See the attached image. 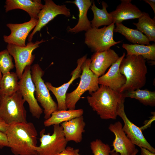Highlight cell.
<instances>
[{
  "instance_id": "f1b7e54d",
  "label": "cell",
  "mask_w": 155,
  "mask_h": 155,
  "mask_svg": "<svg viewBox=\"0 0 155 155\" xmlns=\"http://www.w3.org/2000/svg\"><path fill=\"white\" fill-rule=\"evenodd\" d=\"M15 67L12 56L7 50L0 51V71L2 74L10 72Z\"/></svg>"
},
{
  "instance_id": "8fae6325",
  "label": "cell",
  "mask_w": 155,
  "mask_h": 155,
  "mask_svg": "<svg viewBox=\"0 0 155 155\" xmlns=\"http://www.w3.org/2000/svg\"><path fill=\"white\" fill-rule=\"evenodd\" d=\"M45 4L38 15V21L32 32L29 36L28 40L31 42L34 35L53 20L57 16L62 14L67 17L71 16L70 9L65 5H57L52 0H45Z\"/></svg>"
},
{
  "instance_id": "7a4b0ae2",
  "label": "cell",
  "mask_w": 155,
  "mask_h": 155,
  "mask_svg": "<svg viewBox=\"0 0 155 155\" xmlns=\"http://www.w3.org/2000/svg\"><path fill=\"white\" fill-rule=\"evenodd\" d=\"M86 97L89 105L102 119H116L121 103L124 101L123 92L100 85L96 91Z\"/></svg>"
},
{
  "instance_id": "7c38bea8",
  "label": "cell",
  "mask_w": 155,
  "mask_h": 155,
  "mask_svg": "<svg viewBox=\"0 0 155 155\" xmlns=\"http://www.w3.org/2000/svg\"><path fill=\"white\" fill-rule=\"evenodd\" d=\"M124 101L120 104L118 111V116L122 119L124 123L123 129L127 137L135 145L140 148H146L155 153V149L148 143L144 137L142 129L132 122L127 117L125 111Z\"/></svg>"
},
{
  "instance_id": "ac0fdd59",
  "label": "cell",
  "mask_w": 155,
  "mask_h": 155,
  "mask_svg": "<svg viewBox=\"0 0 155 155\" xmlns=\"http://www.w3.org/2000/svg\"><path fill=\"white\" fill-rule=\"evenodd\" d=\"M115 10L109 13L115 24L122 23L125 20L139 18L143 15L142 12L131 0H122Z\"/></svg>"
},
{
  "instance_id": "9a60e30c",
  "label": "cell",
  "mask_w": 155,
  "mask_h": 155,
  "mask_svg": "<svg viewBox=\"0 0 155 155\" xmlns=\"http://www.w3.org/2000/svg\"><path fill=\"white\" fill-rule=\"evenodd\" d=\"M87 55H85L78 59L77 67L72 72L71 74L72 77L67 82L57 87L53 86L49 82H45V84L47 88L54 95L56 99L58 110L67 109L65 102L67 91L72 83L75 80L80 77L82 72L81 66L87 59Z\"/></svg>"
},
{
  "instance_id": "277c9868",
  "label": "cell",
  "mask_w": 155,
  "mask_h": 155,
  "mask_svg": "<svg viewBox=\"0 0 155 155\" xmlns=\"http://www.w3.org/2000/svg\"><path fill=\"white\" fill-rule=\"evenodd\" d=\"M91 61L90 59L87 58L83 63L81 66L82 73L78 86L74 90L66 94L65 102L67 109H75L76 103L85 92L88 91L90 94L96 91L99 87V77L90 69Z\"/></svg>"
},
{
  "instance_id": "52a82bcc",
  "label": "cell",
  "mask_w": 155,
  "mask_h": 155,
  "mask_svg": "<svg viewBox=\"0 0 155 155\" xmlns=\"http://www.w3.org/2000/svg\"><path fill=\"white\" fill-rule=\"evenodd\" d=\"M52 134L45 133V129L40 132V144L36 149V155H56L64 150L68 142L66 140L62 127L54 125Z\"/></svg>"
},
{
  "instance_id": "ffe728a7",
  "label": "cell",
  "mask_w": 155,
  "mask_h": 155,
  "mask_svg": "<svg viewBox=\"0 0 155 155\" xmlns=\"http://www.w3.org/2000/svg\"><path fill=\"white\" fill-rule=\"evenodd\" d=\"M6 13L12 10L20 9L27 12L31 18L38 19V15L43 5L40 0H6Z\"/></svg>"
},
{
  "instance_id": "8992f818",
  "label": "cell",
  "mask_w": 155,
  "mask_h": 155,
  "mask_svg": "<svg viewBox=\"0 0 155 155\" xmlns=\"http://www.w3.org/2000/svg\"><path fill=\"white\" fill-rule=\"evenodd\" d=\"M31 72L35 86V98L44 109V118L46 120L50 117L53 112L58 110L57 104L51 97L42 79L44 72L40 65L36 63L31 66Z\"/></svg>"
},
{
  "instance_id": "4dcf8cb0",
  "label": "cell",
  "mask_w": 155,
  "mask_h": 155,
  "mask_svg": "<svg viewBox=\"0 0 155 155\" xmlns=\"http://www.w3.org/2000/svg\"><path fill=\"white\" fill-rule=\"evenodd\" d=\"M78 149L74 148L71 146H67L62 152L56 155H81Z\"/></svg>"
},
{
  "instance_id": "83f0119b",
  "label": "cell",
  "mask_w": 155,
  "mask_h": 155,
  "mask_svg": "<svg viewBox=\"0 0 155 155\" xmlns=\"http://www.w3.org/2000/svg\"><path fill=\"white\" fill-rule=\"evenodd\" d=\"M123 94L125 98L129 97L135 99L145 105L151 106H155V91L138 88L133 91L123 92Z\"/></svg>"
},
{
  "instance_id": "7402d4cb",
  "label": "cell",
  "mask_w": 155,
  "mask_h": 155,
  "mask_svg": "<svg viewBox=\"0 0 155 155\" xmlns=\"http://www.w3.org/2000/svg\"><path fill=\"white\" fill-rule=\"evenodd\" d=\"M84 110L82 109L60 110L53 112L50 118L45 120L44 125L45 127L60 125L64 122L83 115Z\"/></svg>"
},
{
  "instance_id": "6da1fadb",
  "label": "cell",
  "mask_w": 155,
  "mask_h": 155,
  "mask_svg": "<svg viewBox=\"0 0 155 155\" xmlns=\"http://www.w3.org/2000/svg\"><path fill=\"white\" fill-rule=\"evenodd\" d=\"M8 147L14 155H36L38 133L32 122L8 125L5 132Z\"/></svg>"
},
{
  "instance_id": "ba28073f",
  "label": "cell",
  "mask_w": 155,
  "mask_h": 155,
  "mask_svg": "<svg viewBox=\"0 0 155 155\" xmlns=\"http://www.w3.org/2000/svg\"><path fill=\"white\" fill-rule=\"evenodd\" d=\"M115 24L98 28H92L85 34V43L92 51L100 52L108 50L111 47L120 43L113 39Z\"/></svg>"
},
{
  "instance_id": "f546056e",
  "label": "cell",
  "mask_w": 155,
  "mask_h": 155,
  "mask_svg": "<svg viewBox=\"0 0 155 155\" xmlns=\"http://www.w3.org/2000/svg\"><path fill=\"white\" fill-rule=\"evenodd\" d=\"M90 147L94 155H110L111 150L110 146L100 140L96 139L91 142Z\"/></svg>"
},
{
  "instance_id": "8d00e7d4",
  "label": "cell",
  "mask_w": 155,
  "mask_h": 155,
  "mask_svg": "<svg viewBox=\"0 0 155 155\" xmlns=\"http://www.w3.org/2000/svg\"><path fill=\"white\" fill-rule=\"evenodd\" d=\"M2 74L1 73L0 71V80L1 79V78H2ZM1 95L0 92V102H1Z\"/></svg>"
},
{
  "instance_id": "e0dca14e",
  "label": "cell",
  "mask_w": 155,
  "mask_h": 155,
  "mask_svg": "<svg viewBox=\"0 0 155 155\" xmlns=\"http://www.w3.org/2000/svg\"><path fill=\"white\" fill-rule=\"evenodd\" d=\"M125 55V53H123L111 65L106 73L98 78L99 84L108 87L117 91L123 86L126 83V79L125 76L120 73L119 66L121 61Z\"/></svg>"
},
{
  "instance_id": "4316f807",
  "label": "cell",
  "mask_w": 155,
  "mask_h": 155,
  "mask_svg": "<svg viewBox=\"0 0 155 155\" xmlns=\"http://www.w3.org/2000/svg\"><path fill=\"white\" fill-rule=\"evenodd\" d=\"M138 19L137 23H133L137 29L144 33L150 42H155V19L151 18L148 13L144 12Z\"/></svg>"
},
{
  "instance_id": "e575fe53",
  "label": "cell",
  "mask_w": 155,
  "mask_h": 155,
  "mask_svg": "<svg viewBox=\"0 0 155 155\" xmlns=\"http://www.w3.org/2000/svg\"><path fill=\"white\" fill-rule=\"evenodd\" d=\"M144 1L147 3L149 4L152 9L154 13L155 19V0H145Z\"/></svg>"
},
{
  "instance_id": "1f68e13d",
  "label": "cell",
  "mask_w": 155,
  "mask_h": 155,
  "mask_svg": "<svg viewBox=\"0 0 155 155\" xmlns=\"http://www.w3.org/2000/svg\"><path fill=\"white\" fill-rule=\"evenodd\" d=\"M8 146V143L6 134L0 131V149Z\"/></svg>"
},
{
  "instance_id": "d4e9b609",
  "label": "cell",
  "mask_w": 155,
  "mask_h": 155,
  "mask_svg": "<svg viewBox=\"0 0 155 155\" xmlns=\"http://www.w3.org/2000/svg\"><path fill=\"white\" fill-rule=\"evenodd\" d=\"M91 9L93 13V18L90 22L92 28H98L102 26H108L113 22L111 16L107 10L108 7L105 2H102V9H100L95 5L94 2L92 3Z\"/></svg>"
},
{
  "instance_id": "2e32d148",
  "label": "cell",
  "mask_w": 155,
  "mask_h": 155,
  "mask_svg": "<svg viewBox=\"0 0 155 155\" xmlns=\"http://www.w3.org/2000/svg\"><path fill=\"white\" fill-rule=\"evenodd\" d=\"M119 57L117 54L111 49L102 52H95L90 59V69L95 75L99 77L104 74L107 69Z\"/></svg>"
},
{
  "instance_id": "5bb4252c",
  "label": "cell",
  "mask_w": 155,
  "mask_h": 155,
  "mask_svg": "<svg viewBox=\"0 0 155 155\" xmlns=\"http://www.w3.org/2000/svg\"><path fill=\"white\" fill-rule=\"evenodd\" d=\"M123 126L119 121L111 124L108 129L115 135V138L112 146V151L119 153L120 155H131L137 149L127 137L123 129Z\"/></svg>"
},
{
  "instance_id": "cb8c5ba5",
  "label": "cell",
  "mask_w": 155,
  "mask_h": 155,
  "mask_svg": "<svg viewBox=\"0 0 155 155\" xmlns=\"http://www.w3.org/2000/svg\"><path fill=\"white\" fill-rule=\"evenodd\" d=\"M122 47L127 51L126 56H141L145 59L155 60L154 43L149 45L123 43Z\"/></svg>"
},
{
  "instance_id": "d590c367",
  "label": "cell",
  "mask_w": 155,
  "mask_h": 155,
  "mask_svg": "<svg viewBox=\"0 0 155 155\" xmlns=\"http://www.w3.org/2000/svg\"><path fill=\"white\" fill-rule=\"evenodd\" d=\"M138 151V150L137 149L131 155H136ZM110 155H119V154L114 151L111 150Z\"/></svg>"
},
{
  "instance_id": "603a6c76",
  "label": "cell",
  "mask_w": 155,
  "mask_h": 155,
  "mask_svg": "<svg viewBox=\"0 0 155 155\" xmlns=\"http://www.w3.org/2000/svg\"><path fill=\"white\" fill-rule=\"evenodd\" d=\"M115 24L114 32L121 34L130 42L134 44H150V41L147 36L138 30L128 28L122 23Z\"/></svg>"
},
{
  "instance_id": "d6a6232c",
  "label": "cell",
  "mask_w": 155,
  "mask_h": 155,
  "mask_svg": "<svg viewBox=\"0 0 155 155\" xmlns=\"http://www.w3.org/2000/svg\"><path fill=\"white\" fill-rule=\"evenodd\" d=\"M8 125L0 116V131L5 133Z\"/></svg>"
},
{
  "instance_id": "30bf717a",
  "label": "cell",
  "mask_w": 155,
  "mask_h": 155,
  "mask_svg": "<svg viewBox=\"0 0 155 155\" xmlns=\"http://www.w3.org/2000/svg\"><path fill=\"white\" fill-rule=\"evenodd\" d=\"M31 67L28 66L25 67L19 81L18 91L25 101L28 103L30 112L32 116L39 119L43 110L34 96L35 88L32 78Z\"/></svg>"
},
{
  "instance_id": "5b68a950",
  "label": "cell",
  "mask_w": 155,
  "mask_h": 155,
  "mask_svg": "<svg viewBox=\"0 0 155 155\" xmlns=\"http://www.w3.org/2000/svg\"><path fill=\"white\" fill-rule=\"evenodd\" d=\"M25 102L18 91L11 96H1L0 116L7 125L27 122Z\"/></svg>"
},
{
  "instance_id": "3957f363",
  "label": "cell",
  "mask_w": 155,
  "mask_h": 155,
  "mask_svg": "<svg viewBox=\"0 0 155 155\" xmlns=\"http://www.w3.org/2000/svg\"><path fill=\"white\" fill-rule=\"evenodd\" d=\"M119 71L125 76L126 82L118 90L119 92L140 89L145 84L147 68L146 61L142 56H126L121 61Z\"/></svg>"
},
{
  "instance_id": "4fadbf2b",
  "label": "cell",
  "mask_w": 155,
  "mask_h": 155,
  "mask_svg": "<svg viewBox=\"0 0 155 155\" xmlns=\"http://www.w3.org/2000/svg\"><path fill=\"white\" fill-rule=\"evenodd\" d=\"M37 21V19L31 18L29 21L23 23L7 24L6 26L11 32L8 36H3L4 41L8 44L22 47L25 46L26 38L36 26Z\"/></svg>"
},
{
  "instance_id": "9c48e42d",
  "label": "cell",
  "mask_w": 155,
  "mask_h": 155,
  "mask_svg": "<svg viewBox=\"0 0 155 155\" xmlns=\"http://www.w3.org/2000/svg\"><path fill=\"white\" fill-rule=\"evenodd\" d=\"M46 40L42 39L35 42H29L26 46L22 47L11 44H8L7 49L13 57L15 62L16 73L20 80L25 67L31 66L35 59L33 51L39 46V44Z\"/></svg>"
},
{
  "instance_id": "d6986e66",
  "label": "cell",
  "mask_w": 155,
  "mask_h": 155,
  "mask_svg": "<svg viewBox=\"0 0 155 155\" xmlns=\"http://www.w3.org/2000/svg\"><path fill=\"white\" fill-rule=\"evenodd\" d=\"M86 125L83 115L60 124L66 140L68 142L73 141L76 143L82 141Z\"/></svg>"
},
{
  "instance_id": "484cf974",
  "label": "cell",
  "mask_w": 155,
  "mask_h": 155,
  "mask_svg": "<svg viewBox=\"0 0 155 155\" xmlns=\"http://www.w3.org/2000/svg\"><path fill=\"white\" fill-rule=\"evenodd\" d=\"M19 79L16 72L10 71L2 75L0 82L1 96H11L18 91Z\"/></svg>"
},
{
  "instance_id": "836d02e7",
  "label": "cell",
  "mask_w": 155,
  "mask_h": 155,
  "mask_svg": "<svg viewBox=\"0 0 155 155\" xmlns=\"http://www.w3.org/2000/svg\"><path fill=\"white\" fill-rule=\"evenodd\" d=\"M140 155H155V153H153L147 149L141 148Z\"/></svg>"
},
{
  "instance_id": "44dd1931",
  "label": "cell",
  "mask_w": 155,
  "mask_h": 155,
  "mask_svg": "<svg viewBox=\"0 0 155 155\" xmlns=\"http://www.w3.org/2000/svg\"><path fill=\"white\" fill-rule=\"evenodd\" d=\"M75 4L78 7L79 11V19L77 24L72 28H69L68 32L77 33L84 31H88L92 28L90 22L87 16L88 11L92 5V1L90 0H75L67 1Z\"/></svg>"
}]
</instances>
